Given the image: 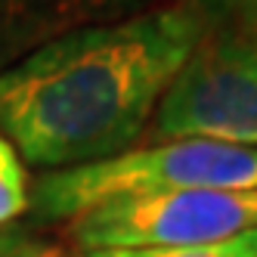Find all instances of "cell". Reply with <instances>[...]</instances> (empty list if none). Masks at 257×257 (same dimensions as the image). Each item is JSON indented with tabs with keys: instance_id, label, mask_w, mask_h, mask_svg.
<instances>
[{
	"instance_id": "6da1fadb",
	"label": "cell",
	"mask_w": 257,
	"mask_h": 257,
	"mask_svg": "<svg viewBox=\"0 0 257 257\" xmlns=\"http://www.w3.org/2000/svg\"><path fill=\"white\" fill-rule=\"evenodd\" d=\"M205 19L161 4L50 41L0 71V137L44 174L137 149Z\"/></svg>"
},
{
	"instance_id": "7a4b0ae2",
	"label": "cell",
	"mask_w": 257,
	"mask_h": 257,
	"mask_svg": "<svg viewBox=\"0 0 257 257\" xmlns=\"http://www.w3.org/2000/svg\"><path fill=\"white\" fill-rule=\"evenodd\" d=\"M186 189H257V149L164 140L84 168L41 174L31 183L28 220L34 226L71 223L105 201Z\"/></svg>"
},
{
	"instance_id": "3957f363",
	"label": "cell",
	"mask_w": 257,
	"mask_h": 257,
	"mask_svg": "<svg viewBox=\"0 0 257 257\" xmlns=\"http://www.w3.org/2000/svg\"><path fill=\"white\" fill-rule=\"evenodd\" d=\"M158 140L257 149V41L205 31L155 108Z\"/></svg>"
},
{
	"instance_id": "277c9868",
	"label": "cell",
	"mask_w": 257,
	"mask_h": 257,
	"mask_svg": "<svg viewBox=\"0 0 257 257\" xmlns=\"http://www.w3.org/2000/svg\"><path fill=\"white\" fill-rule=\"evenodd\" d=\"M257 229V189H186L105 201L71 220L84 251L208 245Z\"/></svg>"
},
{
	"instance_id": "5b68a950",
	"label": "cell",
	"mask_w": 257,
	"mask_h": 257,
	"mask_svg": "<svg viewBox=\"0 0 257 257\" xmlns=\"http://www.w3.org/2000/svg\"><path fill=\"white\" fill-rule=\"evenodd\" d=\"M155 7H161L158 0H0V71L62 34L121 22Z\"/></svg>"
},
{
	"instance_id": "8992f818",
	"label": "cell",
	"mask_w": 257,
	"mask_h": 257,
	"mask_svg": "<svg viewBox=\"0 0 257 257\" xmlns=\"http://www.w3.org/2000/svg\"><path fill=\"white\" fill-rule=\"evenodd\" d=\"M84 257H257V229L208 245H158V248H102Z\"/></svg>"
},
{
	"instance_id": "52a82bcc",
	"label": "cell",
	"mask_w": 257,
	"mask_h": 257,
	"mask_svg": "<svg viewBox=\"0 0 257 257\" xmlns=\"http://www.w3.org/2000/svg\"><path fill=\"white\" fill-rule=\"evenodd\" d=\"M31 205V183L22 155L13 149V143L0 137V229H10L13 220L28 217Z\"/></svg>"
},
{
	"instance_id": "ba28073f",
	"label": "cell",
	"mask_w": 257,
	"mask_h": 257,
	"mask_svg": "<svg viewBox=\"0 0 257 257\" xmlns=\"http://www.w3.org/2000/svg\"><path fill=\"white\" fill-rule=\"evenodd\" d=\"M0 257H62V251L47 238L25 229H0Z\"/></svg>"
},
{
	"instance_id": "9c48e42d",
	"label": "cell",
	"mask_w": 257,
	"mask_h": 257,
	"mask_svg": "<svg viewBox=\"0 0 257 257\" xmlns=\"http://www.w3.org/2000/svg\"><path fill=\"white\" fill-rule=\"evenodd\" d=\"M217 25H220L217 31L257 41V0H226Z\"/></svg>"
},
{
	"instance_id": "30bf717a",
	"label": "cell",
	"mask_w": 257,
	"mask_h": 257,
	"mask_svg": "<svg viewBox=\"0 0 257 257\" xmlns=\"http://www.w3.org/2000/svg\"><path fill=\"white\" fill-rule=\"evenodd\" d=\"M180 4H183V7H189L192 13H198L201 19H205V25L211 28V22L220 19V13H223L226 0H180Z\"/></svg>"
}]
</instances>
